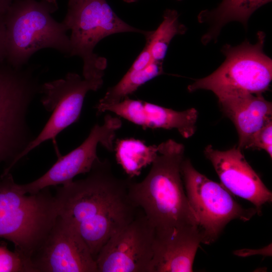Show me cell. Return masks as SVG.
<instances>
[{
	"label": "cell",
	"instance_id": "obj_1",
	"mask_svg": "<svg viewBox=\"0 0 272 272\" xmlns=\"http://www.w3.org/2000/svg\"><path fill=\"white\" fill-rule=\"evenodd\" d=\"M88 173L58 187L54 197L58 216L76 227L96 260L108 240L139 209L129 195L128 179L116 177L108 160L98 158Z\"/></svg>",
	"mask_w": 272,
	"mask_h": 272
},
{
	"label": "cell",
	"instance_id": "obj_2",
	"mask_svg": "<svg viewBox=\"0 0 272 272\" xmlns=\"http://www.w3.org/2000/svg\"><path fill=\"white\" fill-rule=\"evenodd\" d=\"M184 150L183 145L171 139L161 143L146 177L139 182L128 179L131 199L156 231L197 227L183 186L180 168Z\"/></svg>",
	"mask_w": 272,
	"mask_h": 272
},
{
	"label": "cell",
	"instance_id": "obj_3",
	"mask_svg": "<svg viewBox=\"0 0 272 272\" xmlns=\"http://www.w3.org/2000/svg\"><path fill=\"white\" fill-rule=\"evenodd\" d=\"M58 213L48 187L26 195L10 173L0 177V238L12 242L15 251L29 259L41 246Z\"/></svg>",
	"mask_w": 272,
	"mask_h": 272
},
{
	"label": "cell",
	"instance_id": "obj_4",
	"mask_svg": "<svg viewBox=\"0 0 272 272\" xmlns=\"http://www.w3.org/2000/svg\"><path fill=\"white\" fill-rule=\"evenodd\" d=\"M57 9L46 0H14L4 15L7 63L21 68L36 52L47 48L69 56L68 30L51 16Z\"/></svg>",
	"mask_w": 272,
	"mask_h": 272
},
{
	"label": "cell",
	"instance_id": "obj_5",
	"mask_svg": "<svg viewBox=\"0 0 272 272\" xmlns=\"http://www.w3.org/2000/svg\"><path fill=\"white\" fill-rule=\"evenodd\" d=\"M62 22L71 31L69 56L82 58L83 78L89 79L103 78L107 66L106 59L94 52L100 41L116 33L137 32L146 36L150 32L122 20L106 0H69Z\"/></svg>",
	"mask_w": 272,
	"mask_h": 272
},
{
	"label": "cell",
	"instance_id": "obj_6",
	"mask_svg": "<svg viewBox=\"0 0 272 272\" xmlns=\"http://www.w3.org/2000/svg\"><path fill=\"white\" fill-rule=\"evenodd\" d=\"M265 34L259 31L257 42L245 40L241 44L225 45L222 50L226 59L212 74L195 80L188 87L190 92L207 90L218 99L245 94L262 95L272 79V61L264 54Z\"/></svg>",
	"mask_w": 272,
	"mask_h": 272
},
{
	"label": "cell",
	"instance_id": "obj_7",
	"mask_svg": "<svg viewBox=\"0 0 272 272\" xmlns=\"http://www.w3.org/2000/svg\"><path fill=\"white\" fill-rule=\"evenodd\" d=\"M180 170L201 243L209 245L215 242L231 221H248L257 214L255 208L242 207L222 184L196 170L189 159H183Z\"/></svg>",
	"mask_w": 272,
	"mask_h": 272
},
{
	"label": "cell",
	"instance_id": "obj_8",
	"mask_svg": "<svg viewBox=\"0 0 272 272\" xmlns=\"http://www.w3.org/2000/svg\"><path fill=\"white\" fill-rule=\"evenodd\" d=\"M103 83V78L83 79L78 74L68 73L64 78L41 84V102L52 112L45 125L19 157V161L41 143L53 140L62 130L79 118L87 93L96 91Z\"/></svg>",
	"mask_w": 272,
	"mask_h": 272
},
{
	"label": "cell",
	"instance_id": "obj_9",
	"mask_svg": "<svg viewBox=\"0 0 272 272\" xmlns=\"http://www.w3.org/2000/svg\"><path fill=\"white\" fill-rule=\"evenodd\" d=\"M155 234L154 227L139 209L100 251L96 258L98 272H150Z\"/></svg>",
	"mask_w": 272,
	"mask_h": 272
},
{
	"label": "cell",
	"instance_id": "obj_10",
	"mask_svg": "<svg viewBox=\"0 0 272 272\" xmlns=\"http://www.w3.org/2000/svg\"><path fill=\"white\" fill-rule=\"evenodd\" d=\"M121 120L107 114L102 124H96L88 137L77 148L58 160L42 176L25 184H18L24 194H33L51 186L65 184L77 175L88 173L98 158L97 149L101 144L108 151L114 150L116 131L121 127Z\"/></svg>",
	"mask_w": 272,
	"mask_h": 272
},
{
	"label": "cell",
	"instance_id": "obj_11",
	"mask_svg": "<svg viewBox=\"0 0 272 272\" xmlns=\"http://www.w3.org/2000/svg\"><path fill=\"white\" fill-rule=\"evenodd\" d=\"M30 261L34 272H98L96 260L76 227L59 216Z\"/></svg>",
	"mask_w": 272,
	"mask_h": 272
},
{
	"label": "cell",
	"instance_id": "obj_12",
	"mask_svg": "<svg viewBox=\"0 0 272 272\" xmlns=\"http://www.w3.org/2000/svg\"><path fill=\"white\" fill-rule=\"evenodd\" d=\"M206 157L211 162L221 184L229 192L251 202L261 215L263 206L272 201V193L249 164L237 146L226 151L208 145Z\"/></svg>",
	"mask_w": 272,
	"mask_h": 272
},
{
	"label": "cell",
	"instance_id": "obj_13",
	"mask_svg": "<svg viewBox=\"0 0 272 272\" xmlns=\"http://www.w3.org/2000/svg\"><path fill=\"white\" fill-rule=\"evenodd\" d=\"M95 108L97 114L111 112L143 128L175 129L186 139L195 133L198 117L194 108L176 111L128 97L116 103L96 105Z\"/></svg>",
	"mask_w": 272,
	"mask_h": 272
},
{
	"label": "cell",
	"instance_id": "obj_14",
	"mask_svg": "<svg viewBox=\"0 0 272 272\" xmlns=\"http://www.w3.org/2000/svg\"><path fill=\"white\" fill-rule=\"evenodd\" d=\"M38 94L30 87L0 105V165L7 164L1 176L10 173L19 157L35 138L27 123L28 111Z\"/></svg>",
	"mask_w": 272,
	"mask_h": 272
},
{
	"label": "cell",
	"instance_id": "obj_15",
	"mask_svg": "<svg viewBox=\"0 0 272 272\" xmlns=\"http://www.w3.org/2000/svg\"><path fill=\"white\" fill-rule=\"evenodd\" d=\"M201 237L197 227L155 230L150 272H191Z\"/></svg>",
	"mask_w": 272,
	"mask_h": 272
},
{
	"label": "cell",
	"instance_id": "obj_16",
	"mask_svg": "<svg viewBox=\"0 0 272 272\" xmlns=\"http://www.w3.org/2000/svg\"><path fill=\"white\" fill-rule=\"evenodd\" d=\"M220 108L233 123L238 135L237 147L248 149L255 134L272 118L271 103L262 95L245 94L218 99Z\"/></svg>",
	"mask_w": 272,
	"mask_h": 272
},
{
	"label": "cell",
	"instance_id": "obj_17",
	"mask_svg": "<svg viewBox=\"0 0 272 272\" xmlns=\"http://www.w3.org/2000/svg\"><path fill=\"white\" fill-rule=\"evenodd\" d=\"M271 0H223L217 8L203 10L198 16L200 23H209L211 27L202 37V42L207 44L216 39L222 28L228 22L238 21L247 26L251 15L258 8Z\"/></svg>",
	"mask_w": 272,
	"mask_h": 272
},
{
	"label": "cell",
	"instance_id": "obj_18",
	"mask_svg": "<svg viewBox=\"0 0 272 272\" xmlns=\"http://www.w3.org/2000/svg\"><path fill=\"white\" fill-rule=\"evenodd\" d=\"M117 163L131 178L138 176L142 170L151 164L158 152V145H146L133 138L117 140L114 149Z\"/></svg>",
	"mask_w": 272,
	"mask_h": 272
},
{
	"label": "cell",
	"instance_id": "obj_19",
	"mask_svg": "<svg viewBox=\"0 0 272 272\" xmlns=\"http://www.w3.org/2000/svg\"><path fill=\"white\" fill-rule=\"evenodd\" d=\"M163 73L162 62L156 61L143 70L129 69L118 83L107 90L96 106L119 102L128 97L143 85Z\"/></svg>",
	"mask_w": 272,
	"mask_h": 272
},
{
	"label": "cell",
	"instance_id": "obj_20",
	"mask_svg": "<svg viewBox=\"0 0 272 272\" xmlns=\"http://www.w3.org/2000/svg\"><path fill=\"white\" fill-rule=\"evenodd\" d=\"M38 66L15 68L6 62L0 65V105L24 90L39 84Z\"/></svg>",
	"mask_w": 272,
	"mask_h": 272
},
{
	"label": "cell",
	"instance_id": "obj_21",
	"mask_svg": "<svg viewBox=\"0 0 272 272\" xmlns=\"http://www.w3.org/2000/svg\"><path fill=\"white\" fill-rule=\"evenodd\" d=\"M185 31V26L179 22L177 11L165 10L163 20L160 26L156 30L150 31L145 36L153 60L162 62L172 38L176 35L184 34Z\"/></svg>",
	"mask_w": 272,
	"mask_h": 272
},
{
	"label": "cell",
	"instance_id": "obj_22",
	"mask_svg": "<svg viewBox=\"0 0 272 272\" xmlns=\"http://www.w3.org/2000/svg\"><path fill=\"white\" fill-rule=\"evenodd\" d=\"M0 272H34L30 261L16 252L0 245Z\"/></svg>",
	"mask_w": 272,
	"mask_h": 272
},
{
	"label": "cell",
	"instance_id": "obj_23",
	"mask_svg": "<svg viewBox=\"0 0 272 272\" xmlns=\"http://www.w3.org/2000/svg\"><path fill=\"white\" fill-rule=\"evenodd\" d=\"M272 120L266 123L254 135L248 149L264 150L272 157Z\"/></svg>",
	"mask_w": 272,
	"mask_h": 272
},
{
	"label": "cell",
	"instance_id": "obj_24",
	"mask_svg": "<svg viewBox=\"0 0 272 272\" xmlns=\"http://www.w3.org/2000/svg\"><path fill=\"white\" fill-rule=\"evenodd\" d=\"M154 61L149 46L147 43H146L143 50L137 57L129 69L133 70H143L149 66Z\"/></svg>",
	"mask_w": 272,
	"mask_h": 272
},
{
	"label": "cell",
	"instance_id": "obj_25",
	"mask_svg": "<svg viewBox=\"0 0 272 272\" xmlns=\"http://www.w3.org/2000/svg\"><path fill=\"white\" fill-rule=\"evenodd\" d=\"M4 15H0V65L6 62V27Z\"/></svg>",
	"mask_w": 272,
	"mask_h": 272
},
{
	"label": "cell",
	"instance_id": "obj_26",
	"mask_svg": "<svg viewBox=\"0 0 272 272\" xmlns=\"http://www.w3.org/2000/svg\"><path fill=\"white\" fill-rule=\"evenodd\" d=\"M254 251H256L257 253L260 254H263L265 255H270L269 248L266 250L265 249L262 250H254ZM235 254L240 256H246L252 254H254V252L250 249H242L240 250H237L234 252Z\"/></svg>",
	"mask_w": 272,
	"mask_h": 272
},
{
	"label": "cell",
	"instance_id": "obj_27",
	"mask_svg": "<svg viewBox=\"0 0 272 272\" xmlns=\"http://www.w3.org/2000/svg\"><path fill=\"white\" fill-rule=\"evenodd\" d=\"M14 0H0V15H5Z\"/></svg>",
	"mask_w": 272,
	"mask_h": 272
},
{
	"label": "cell",
	"instance_id": "obj_28",
	"mask_svg": "<svg viewBox=\"0 0 272 272\" xmlns=\"http://www.w3.org/2000/svg\"><path fill=\"white\" fill-rule=\"evenodd\" d=\"M48 2L58 6L56 0H46Z\"/></svg>",
	"mask_w": 272,
	"mask_h": 272
},
{
	"label": "cell",
	"instance_id": "obj_29",
	"mask_svg": "<svg viewBox=\"0 0 272 272\" xmlns=\"http://www.w3.org/2000/svg\"><path fill=\"white\" fill-rule=\"evenodd\" d=\"M124 2L130 3H134L135 2H137L138 0H123ZM178 1H181V0H178Z\"/></svg>",
	"mask_w": 272,
	"mask_h": 272
}]
</instances>
